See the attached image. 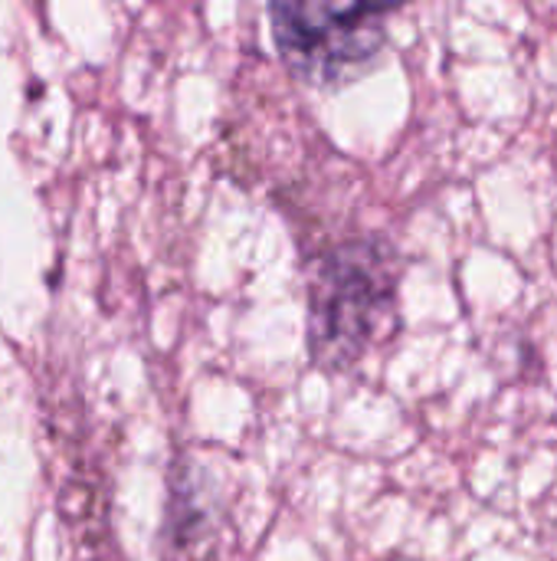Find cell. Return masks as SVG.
Here are the masks:
<instances>
[{
  "label": "cell",
  "mask_w": 557,
  "mask_h": 561,
  "mask_svg": "<svg viewBox=\"0 0 557 561\" xmlns=\"http://www.w3.org/2000/svg\"><path fill=\"white\" fill-rule=\"evenodd\" d=\"M394 256L378 240H348L315 260L309 296L312 355L345 368L394 319Z\"/></svg>",
  "instance_id": "obj_1"
},
{
  "label": "cell",
  "mask_w": 557,
  "mask_h": 561,
  "mask_svg": "<svg viewBox=\"0 0 557 561\" xmlns=\"http://www.w3.org/2000/svg\"><path fill=\"white\" fill-rule=\"evenodd\" d=\"M394 3L279 0L269 7L276 46L289 69L315 85H335L361 72L387 39Z\"/></svg>",
  "instance_id": "obj_2"
}]
</instances>
